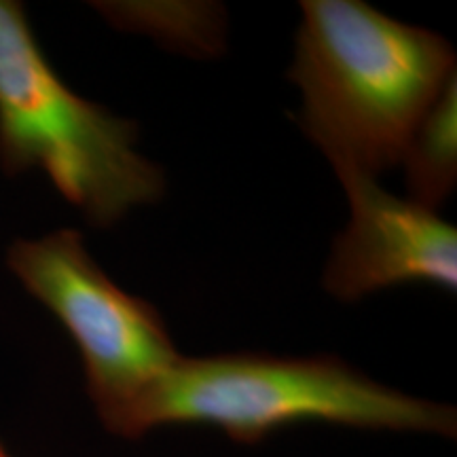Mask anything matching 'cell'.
I'll use <instances>...</instances> for the list:
<instances>
[{
	"label": "cell",
	"instance_id": "obj_1",
	"mask_svg": "<svg viewBox=\"0 0 457 457\" xmlns=\"http://www.w3.org/2000/svg\"><path fill=\"white\" fill-rule=\"evenodd\" d=\"M290 79L299 123L337 174L400 163L417 125L455 79L443 37L356 0H305Z\"/></svg>",
	"mask_w": 457,
	"mask_h": 457
},
{
	"label": "cell",
	"instance_id": "obj_2",
	"mask_svg": "<svg viewBox=\"0 0 457 457\" xmlns=\"http://www.w3.org/2000/svg\"><path fill=\"white\" fill-rule=\"evenodd\" d=\"M327 421L367 430L455 436V411L369 379L341 360L222 353L182 358L153 390L138 434L165 424H208L237 443L278 428Z\"/></svg>",
	"mask_w": 457,
	"mask_h": 457
},
{
	"label": "cell",
	"instance_id": "obj_3",
	"mask_svg": "<svg viewBox=\"0 0 457 457\" xmlns=\"http://www.w3.org/2000/svg\"><path fill=\"white\" fill-rule=\"evenodd\" d=\"M134 123L81 98L38 47L26 11L0 0V165L41 170L89 225L108 228L163 195V171L136 151Z\"/></svg>",
	"mask_w": 457,
	"mask_h": 457
},
{
	"label": "cell",
	"instance_id": "obj_4",
	"mask_svg": "<svg viewBox=\"0 0 457 457\" xmlns=\"http://www.w3.org/2000/svg\"><path fill=\"white\" fill-rule=\"evenodd\" d=\"M7 267L72 337L106 430L140 436L142 407L180 360L159 312L119 288L72 228L17 239Z\"/></svg>",
	"mask_w": 457,
	"mask_h": 457
},
{
	"label": "cell",
	"instance_id": "obj_5",
	"mask_svg": "<svg viewBox=\"0 0 457 457\" xmlns=\"http://www.w3.org/2000/svg\"><path fill=\"white\" fill-rule=\"evenodd\" d=\"M350 222L335 239L324 286L337 299L358 301L400 284L457 286V231L413 199H400L375 176L341 171Z\"/></svg>",
	"mask_w": 457,
	"mask_h": 457
},
{
	"label": "cell",
	"instance_id": "obj_6",
	"mask_svg": "<svg viewBox=\"0 0 457 457\" xmlns=\"http://www.w3.org/2000/svg\"><path fill=\"white\" fill-rule=\"evenodd\" d=\"M457 91L455 79L438 96L415 134L403 159L413 202L434 210L453 191L457 180Z\"/></svg>",
	"mask_w": 457,
	"mask_h": 457
},
{
	"label": "cell",
	"instance_id": "obj_7",
	"mask_svg": "<svg viewBox=\"0 0 457 457\" xmlns=\"http://www.w3.org/2000/svg\"><path fill=\"white\" fill-rule=\"evenodd\" d=\"M0 457H13V455L9 453L7 449H4V445H3V443H0Z\"/></svg>",
	"mask_w": 457,
	"mask_h": 457
}]
</instances>
